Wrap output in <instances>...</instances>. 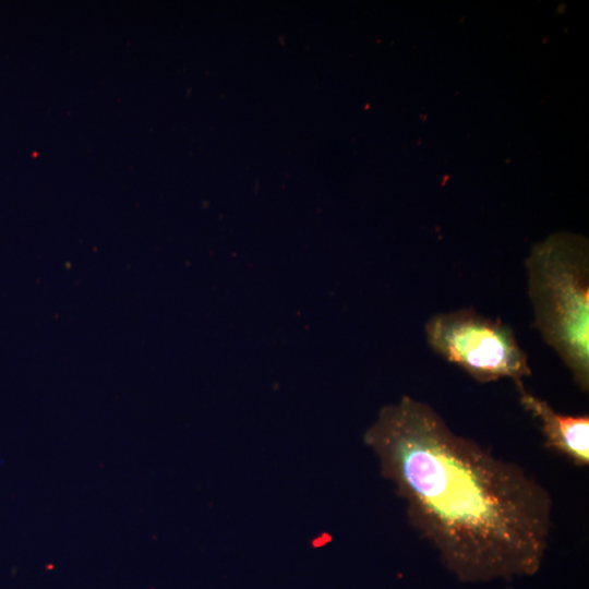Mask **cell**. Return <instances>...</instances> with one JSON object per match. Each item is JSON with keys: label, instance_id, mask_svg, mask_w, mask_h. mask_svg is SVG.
Returning a JSON list of instances; mask_svg holds the SVG:
<instances>
[{"label": "cell", "instance_id": "cell-2", "mask_svg": "<svg viewBox=\"0 0 589 589\" xmlns=\"http://www.w3.org/2000/svg\"><path fill=\"white\" fill-rule=\"evenodd\" d=\"M533 327L555 350L576 385L589 390V248L561 232L537 243L526 262Z\"/></svg>", "mask_w": 589, "mask_h": 589}, {"label": "cell", "instance_id": "cell-4", "mask_svg": "<svg viewBox=\"0 0 589 589\" xmlns=\"http://www.w3.org/2000/svg\"><path fill=\"white\" fill-rule=\"evenodd\" d=\"M522 408L540 424L544 446L578 467L589 464V417L565 414L544 399L529 393L522 382L515 383Z\"/></svg>", "mask_w": 589, "mask_h": 589}, {"label": "cell", "instance_id": "cell-1", "mask_svg": "<svg viewBox=\"0 0 589 589\" xmlns=\"http://www.w3.org/2000/svg\"><path fill=\"white\" fill-rule=\"evenodd\" d=\"M410 525L461 582L533 576L552 528L549 491L515 462L456 434L410 396L383 407L363 435Z\"/></svg>", "mask_w": 589, "mask_h": 589}, {"label": "cell", "instance_id": "cell-3", "mask_svg": "<svg viewBox=\"0 0 589 589\" xmlns=\"http://www.w3.org/2000/svg\"><path fill=\"white\" fill-rule=\"evenodd\" d=\"M429 346L480 383L522 382L531 375L528 356L510 326L473 309L434 314L425 324Z\"/></svg>", "mask_w": 589, "mask_h": 589}]
</instances>
